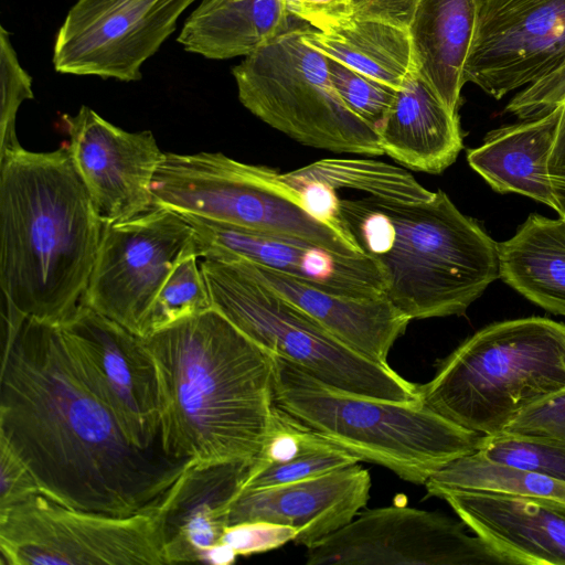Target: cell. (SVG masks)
I'll return each mask as SVG.
<instances>
[{
    "instance_id": "obj_1",
    "label": "cell",
    "mask_w": 565,
    "mask_h": 565,
    "mask_svg": "<svg viewBox=\"0 0 565 565\" xmlns=\"http://www.w3.org/2000/svg\"><path fill=\"white\" fill-rule=\"evenodd\" d=\"M0 438L43 494L118 516L157 509L192 460L140 448L81 367L60 326L6 307Z\"/></svg>"
},
{
    "instance_id": "obj_2",
    "label": "cell",
    "mask_w": 565,
    "mask_h": 565,
    "mask_svg": "<svg viewBox=\"0 0 565 565\" xmlns=\"http://www.w3.org/2000/svg\"><path fill=\"white\" fill-rule=\"evenodd\" d=\"M160 390L166 455L198 466L253 461L273 419V354L212 308L143 338Z\"/></svg>"
},
{
    "instance_id": "obj_3",
    "label": "cell",
    "mask_w": 565,
    "mask_h": 565,
    "mask_svg": "<svg viewBox=\"0 0 565 565\" xmlns=\"http://www.w3.org/2000/svg\"><path fill=\"white\" fill-rule=\"evenodd\" d=\"M104 222L66 143L0 154V286L22 316L62 326L82 305Z\"/></svg>"
},
{
    "instance_id": "obj_4",
    "label": "cell",
    "mask_w": 565,
    "mask_h": 565,
    "mask_svg": "<svg viewBox=\"0 0 565 565\" xmlns=\"http://www.w3.org/2000/svg\"><path fill=\"white\" fill-rule=\"evenodd\" d=\"M379 213L363 239L385 296L411 320L463 315L500 278L498 243L441 190L420 202L373 198Z\"/></svg>"
},
{
    "instance_id": "obj_5",
    "label": "cell",
    "mask_w": 565,
    "mask_h": 565,
    "mask_svg": "<svg viewBox=\"0 0 565 565\" xmlns=\"http://www.w3.org/2000/svg\"><path fill=\"white\" fill-rule=\"evenodd\" d=\"M275 404L313 431L398 478L425 484L450 461L478 450L482 435L438 415L422 401L397 402L328 385L273 354Z\"/></svg>"
},
{
    "instance_id": "obj_6",
    "label": "cell",
    "mask_w": 565,
    "mask_h": 565,
    "mask_svg": "<svg viewBox=\"0 0 565 565\" xmlns=\"http://www.w3.org/2000/svg\"><path fill=\"white\" fill-rule=\"evenodd\" d=\"M562 388L565 324L536 316L478 330L418 385L427 407L479 435L503 431L525 408Z\"/></svg>"
},
{
    "instance_id": "obj_7",
    "label": "cell",
    "mask_w": 565,
    "mask_h": 565,
    "mask_svg": "<svg viewBox=\"0 0 565 565\" xmlns=\"http://www.w3.org/2000/svg\"><path fill=\"white\" fill-rule=\"evenodd\" d=\"M200 266L213 308L269 353L347 392L397 402L422 401L418 385L344 344L242 262L206 258Z\"/></svg>"
},
{
    "instance_id": "obj_8",
    "label": "cell",
    "mask_w": 565,
    "mask_h": 565,
    "mask_svg": "<svg viewBox=\"0 0 565 565\" xmlns=\"http://www.w3.org/2000/svg\"><path fill=\"white\" fill-rule=\"evenodd\" d=\"M152 205L180 214L300 238L345 256L364 255L343 228L315 216L282 173L221 152H163Z\"/></svg>"
},
{
    "instance_id": "obj_9",
    "label": "cell",
    "mask_w": 565,
    "mask_h": 565,
    "mask_svg": "<svg viewBox=\"0 0 565 565\" xmlns=\"http://www.w3.org/2000/svg\"><path fill=\"white\" fill-rule=\"evenodd\" d=\"M303 25L292 24L232 68L239 102L305 146L383 154L377 130L351 111L337 93L327 56L303 41Z\"/></svg>"
},
{
    "instance_id": "obj_10",
    "label": "cell",
    "mask_w": 565,
    "mask_h": 565,
    "mask_svg": "<svg viewBox=\"0 0 565 565\" xmlns=\"http://www.w3.org/2000/svg\"><path fill=\"white\" fill-rule=\"evenodd\" d=\"M0 553L2 565L166 564L160 505L118 516L35 493L0 511Z\"/></svg>"
},
{
    "instance_id": "obj_11",
    "label": "cell",
    "mask_w": 565,
    "mask_h": 565,
    "mask_svg": "<svg viewBox=\"0 0 565 565\" xmlns=\"http://www.w3.org/2000/svg\"><path fill=\"white\" fill-rule=\"evenodd\" d=\"M190 253L198 254L194 231L173 210L153 205L128 220L106 223L82 305L145 338L160 288Z\"/></svg>"
},
{
    "instance_id": "obj_12",
    "label": "cell",
    "mask_w": 565,
    "mask_h": 565,
    "mask_svg": "<svg viewBox=\"0 0 565 565\" xmlns=\"http://www.w3.org/2000/svg\"><path fill=\"white\" fill-rule=\"evenodd\" d=\"M466 524L441 513L383 507L307 547V565H511Z\"/></svg>"
},
{
    "instance_id": "obj_13",
    "label": "cell",
    "mask_w": 565,
    "mask_h": 565,
    "mask_svg": "<svg viewBox=\"0 0 565 565\" xmlns=\"http://www.w3.org/2000/svg\"><path fill=\"white\" fill-rule=\"evenodd\" d=\"M196 0H77L53 47L55 72L138 82Z\"/></svg>"
},
{
    "instance_id": "obj_14",
    "label": "cell",
    "mask_w": 565,
    "mask_h": 565,
    "mask_svg": "<svg viewBox=\"0 0 565 565\" xmlns=\"http://www.w3.org/2000/svg\"><path fill=\"white\" fill-rule=\"evenodd\" d=\"M565 60V0H483L463 78L495 99Z\"/></svg>"
},
{
    "instance_id": "obj_15",
    "label": "cell",
    "mask_w": 565,
    "mask_h": 565,
    "mask_svg": "<svg viewBox=\"0 0 565 565\" xmlns=\"http://www.w3.org/2000/svg\"><path fill=\"white\" fill-rule=\"evenodd\" d=\"M60 328L128 439L140 448L161 445L159 381L143 338L86 305Z\"/></svg>"
},
{
    "instance_id": "obj_16",
    "label": "cell",
    "mask_w": 565,
    "mask_h": 565,
    "mask_svg": "<svg viewBox=\"0 0 565 565\" xmlns=\"http://www.w3.org/2000/svg\"><path fill=\"white\" fill-rule=\"evenodd\" d=\"M73 164L104 222L152 207L151 184L163 157L150 130L126 131L88 106L62 116Z\"/></svg>"
},
{
    "instance_id": "obj_17",
    "label": "cell",
    "mask_w": 565,
    "mask_h": 565,
    "mask_svg": "<svg viewBox=\"0 0 565 565\" xmlns=\"http://www.w3.org/2000/svg\"><path fill=\"white\" fill-rule=\"evenodd\" d=\"M182 215L194 231L196 252L203 259L249 262L348 297L385 294L381 267L366 254L345 256L300 238Z\"/></svg>"
},
{
    "instance_id": "obj_18",
    "label": "cell",
    "mask_w": 565,
    "mask_h": 565,
    "mask_svg": "<svg viewBox=\"0 0 565 565\" xmlns=\"http://www.w3.org/2000/svg\"><path fill=\"white\" fill-rule=\"evenodd\" d=\"M371 476L355 463L326 475L259 489L242 490L228 525L267 521L289 525L294 542L309 547L349 524L370 500Z\"/></svg>"
},
{
    "instance_id": "obj_19",
    "label": "cell",
    "mask_w": 565,
    "mask_h": 565,
    "mask_svg": "<svg viewBox=\"0 0 565 565\" xmlns=\"http://www.w3.org/2000/svg\"><path fill=\"white\" fill-rule=\"evenodd\" d=\"M428 495L445 500L511 565H565V500L456 489H436Z\"/></svg>"
},
{
    "instance_id": "obj_20",
    "label": "cell",
    "mask_w": 565,
    "mask_h": 565,
    "mask_svg": "<svg viewBox=\"0 0 565 565\" xmlns=\"http://www.w3.org/2000/svg\"><path fill=\"white\" fill-rule=\"evenodd\" d=\"M250 465H189L160 503L166 564L205 563L228 526L230 508L243 489Z\"/></svg>"
},
{
    "instance_id": "obj_21",
    "label": "cell",
    "mask_w": 565,
    "mask_h": 565,
    "mask_svg": "<svg viewBox=\"0 0 565 565\" xmlns=\"http://www.w3.org/2000/svg\"><path fill=\"white\" fill-rule=\"evenodd\" d=\"M239 262L344 344L376 363L388 365V353L411 319L385 295L373 298L337 295L269 268Z\"/></svg>"
},
{
    "instance_id": "obj_22",
    "label": "cell",
    "mask_w": 565,
    "mask_h": 565,
    "mask_svg": "<svg viewBox=\"0 0 565 565\" xmlns=\"http://www.w3.org/2000/svg\"><path fill=\"white\" fill-rule=\"evenodd\" d=\"M379 135L384 153L426 173L445 171L463 147L458 113L441 100L417 70L396 90Z\"/></svg>"
},
{
    "instance_id": "obj_23",
    "label": "cell",
    "mask_w": 565,
    "mask_h": 565,
    "mask_svg": "<svg viewBox=\"0 0 565 565\" xmlns=\"http://www.w3.org/2000/svg\"><path fill=\"white\" fill-rule=\"evenodd\" d=\"M563 105L550 114L491 130L467 151L469 166L497 192L518 193L554 209L548 159Z\"/></svg>"
},
{
    "instance_id": "obj_24",
    "label": "cell",
    "mask_w": 565,
    "mask_h": 565,
    "mask_svg": "<svg viewBox=\"0 0 565 565\" xmlns=\"http://www.w3.org/2000/svg\"><path fill=\"white\" fill-rule=\"evenodd\" d=\"M483 0H418L408 33L418 73L458 113Z\"/></svg>"
},
{
    "instance_id": "obj_25",
    "label": "cell",
    "mask_w": 565,
    "mask_h": 565,
    "mask_svg": "<svg viewBox=\"0 0 565 565\" xmlns=\"http://www.w3.org/2000/svg\"><path fill=\"white\" fill-rule=\"evenodd\" d=\"M292 18L284 0H200L177 41L207 60L245 57L287 31Z\"/></svg>"
},
{
    "instance_id": "obj_26",
    "label": "cell",
    "mask_w": 565,
    "mask_h": 565,
    "mask_svg": "<svg viewBox=\"0 0 565 565\" xmlns=\"http://www.w3.org/2000/svg\"><path fill=\"white\" fill-rule=\"evenodd\" d=\"M500 278L531 302L565 317V218L531 214L498 243Z\"/></svg>"
},
{
    "instance_id": "obj_27",
    "label": "cell",
    "mask_w": 565,
    "mask_h": 565,
    "mask_svg": "<svg viewBox=\"0 0 565 565\" xmlns=\"http://www.w3.org/2000/svg\"><path fill=\"white\" fill-rule=\"evenodd\" d=\"M303 41L329 58L395 89L415 72L407 29L353 15L322 30L303 25Z\"/></svg>"
},
{
    "instance_id": "obj_28",
    "label": "cell",
    "mask_w": 565,
    "mask_h": 565,
    "mask_svg": "<svg viewBox=\"0 0 565 565\" xmlns=\"http://www.w3.org/2000/svg\"><path fill=\"white\" fill-rule=\"evenodd\" d=\"M282 175L292 185L316 182L395 202H420L434 193L401 168L367 159H322Z\"/></svg>"
},
{
    "instance_id": "obj_29",
    "label": "cell",
    "mask_w": 565,
    "mask_h": 565,
    "mask_svg": "<svg viewBox=\"0 0 565 565\" xmlns=\"http://www.w3.org/2000/svg\"><path fill=\"white\" fill-rule=\"evenodd\" d=\"M424 486L427 493L436 489H456L565 500V483L491 461L478 450L450 461L437 470Z\"/></svg>"
},
{
    "instance_id": "obj_30",
    "label": "cell",
    "mask_w": 565,
    "mask_h": 565,
    "mask_svg": "<svg viewBox=\"0 0 565 565\" xmlns=\"http://www.w3.org/2000/svg\"><path fill=\"white\" fill-rule=\"evenodd\" d=\"M198 258L196 253L182 257L163 282L148 316L146 337L213 308Z\"/></svg>"
},
{
    "instance_id": "obj_31",
    "label": "cell",
    "mask_w": 565,
    "mask_h": 565,
    "mask_svg": "<svg viewBox=\"0 0 565 565\" xmlns=\"http://www.w3.org/2000/svg\"><path fill=\"white\" fill-rule=\"evenodd\" d=\"M478 451L491 461L565 483L564 443L501 431L482 435Z\"/></svg>"
},
{
    "instance_id": "obj_32",
    "label": "cell",
    "mask_w": 565,
    "mask_h": 565,
    "mask_svg": "<svg viewBox=\"0 0 565 565\" xmlns=\"http://www.w3.org/2000/svg\"><path fill=\"white\" fill-rule=\"evenodd\" d=\"M328 60L330 79L347 107L377 132L395 99V88Z\"/></svg>"
},
{
    "instance_id": "obj_33",
    "label": "cell",
    "mask_w": 565,
    "mask_h": 565,
    "mask_svg": "<svg viewBox=\"0 0 565 565\" xmlns=\"http://www.w3.org/2000/svg\"><path fill=\"white\" fill-rule=\"evenodd\" d=\"M0 154L20 145L15 132L18 110L33 99L32 77L22 67L12 45L10 32L0 26Z\"/></svg>"
},
{
    "instance_id": "obj_34",
    "label": "cell",
    "mask_w": 565,
    "mask_h": 565,
    "mask_svg": "<svg viewBox=\"0 0 565 565\" xmlns=\"http://www.w3.org/2000/svg\"><path fill=\"white\" fill-rule=\"evenodd\" d=\"M359 461L354 455L334 445L328 449L311 452L288 462L266 466L255 471L249 469L242 490L307 480L355 465Z\"/></svg>"
},
{
    "instance_id": "obj_35",
    "label": "cell",
    "mask_w": 565,
    "mask_h": 565,
    "mask_svg": "<svg viewBox=\"0 0 565 565\" xmlns=\"http://www.w3.org/2000/svg\"><path fill=\"white\" fill-rule=\"evenodd\" d=\"M296 530L289 525L267 521L242 522L228 525L221 543L237 556H249L276 550L295 540Z\"/></svg>"
},
{
    "instance_id": "obj_36",
    "label": "cell",
    "mask_w": 565,
    "mask_h": 565,
    "mask_svg": "<svg viewBox=\"0 0 565 565\" xmlns=\"http://www.w3.org/2000/svg\"><path fill=\"white\" fill-rule=\"evenodd\" d=\"M503 431L537 436L565 444V388L525 408Z\"/></svg>"
},
{
    "instance_id": "obj_37",
    "label": "cell",
    "mask_w": 565,
    "mask_h": 565,
    "mask_svg": "<svg viewBox=\"0 0 565 565\" xmlns=\"http://www.w3.org/2000/svg\"><path fill=\"white\" fill-rule=\"evenodd\" d=\"M565 102V60L551 74L526 86L507 105L505 111L521 120L543 117Z\"/></svg>"
},
{
    "instance_id": "obj_38",
    "label": "cell",
    "mask_w": 565,
    "mask_h": 565,
    "mask_svg": "<svg viewBox=\"0 0 565 565\" xmlns=\"http://www.w3.org/2000/svg\"><path fill=\"white\" fill-rule=\"evenodd\" d=\"M35 493L40 487L23 460L0 438V511Z\"/></svg>"
},
{
    "instance_id": "obj_39",
    "label": "cell",
    "mask_w": 565,
    "mask_h": 565,
    "mask_svg": "<svg viewBox=\"0 0 565 565\" xmlns=\"http://www.w3.org/2000/svg\"><path fill=\"white\" fill-rule=\"evenodd\" d=\"M418 0H351V13L408 30Z\"/></svg>"
},
{
    "instance_id": "obj_40",
    "label": "cell",
    "mask_w": 565,
    "mask_h": 565,
    "mask_svg": "<svg viewBox=\"0 0 565 565\" xmlns=\"http://www.w3.org/2000/svg\"><path fill=\"white\" fill-rule=\"evenodd\" d=\"M351 0H302L294 17L322 30L351 17Z\"/></svg>"
},
{
    "instance_id": "obj_41",
    "label": "cell",
    "mask_w": 565,
    "mask_h": 565,
    "mask_svg": "<svg viewBox=\"0 0 565 565\" xmlns=\"http://www.w3.org/2000/svg\"><path fill=\"white\" fill-rule=\"evenodd\" d=\"M548 178L554 198V210L565 218V117L563 116L548 159Z\"/></svg>"
},
{
    "instance_id": "obj_42",
    "label": "cell",
    "mask_w": 565,
    "mask_h": 565,
    "mask_svg": "<svg viewBox=\"0 0 565 565\" xmlns=\"http://www.w3.org/2000/svg\"><path fill=\"white\" fill-rule=\"evenodd\" d=\"M563 117H565V102L563 103V114H562Z\"/></svg>"
}]
</instances>
